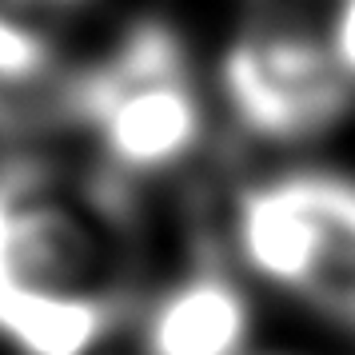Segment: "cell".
<instances>
[{"instance_id": "7", "label": "cell", "mask_w": 355, "mask_h": 355, "mask_svg": "<svg viewBox=\"0 0 355 355\" xmlns=\"http://www.w3.org/2000/svg\"><path fill=\"white\" fill-rule=\"evenodd\" d=\"M323 33H327V44L336 52L339 68L355 84V0H336L331 4V17L323 24Z\"/></svg>"}, {"instance_id": "2", "label": "cell", "mask_w": 355, "mask_h": 355, "mask_svg": "<svg viewBox=\"0 0 355 355\" xmlns=\"http://www.w3.org/2000/svg\"><path fill=\"white\" fill-rule=\"evenodd\" d=\"M64 112L112 180L168 176L208 144V104L188 49L160 20L136 24L84 68L64 88Z\"/></svg>"}, {"instance_id": "4", "label": "cell", "mask_w": 355, "mask_h": 355, "mask_svg": "<svg viewBox=\"0 0 355 355\" xmlns=\"http://www.w3.org/2000/svg\"><path fill=\"white\" fill-rule=\"evenodd\" d=\"M220 96L248 140L295 148L343 124L355 108V84L339 68L323 28L268 12L227 40Z\"/></svg>"}, {"instance_id": "5", "label": "cell", "mask_w": 355, "mask_h": 355, "mask_svg": "<svg viewBox=\"0 0 355 355\" xmlns=\"http://www.w3.org/2000/svg\"><path fill=\"white\" fill-rule=\"evenodd\" d=\"M252 300L220 256H196L156 288L136 315L140 355H243L252 339Z\"/></svg>"}, {"instance_id": "3", "label": "cell", "mask_w": 355, "mask_h": 355, "mask_svg": "<svg viewBox=\"0 0 355 355\" xmlns=\"http://www.w3.org/2000/svg\"><path fill=\"white\" fill-rule=\"evenodd\" d=\"M232 259L323 320L355 331V176L288 168L240 184L227 204Z\"/></svg>"}, {"instance_id": "6", "label": "cell", "mask_w": 355, "mask_h": 355, "mask_svg": "<svg viewBox=\"0 0 355 355\" xmlns=\"http://www.w3.org/2000/svg\"><path fill=\"white\" fill-rule=\"evenodd\" d=\"M56 72V44L49 28L12 0H0V100L44 88Z\"/></svg>"}, {"instance_id": "1", "label": "cell", "mask_w": 355, "mask_h": 355, "mask_svg": "<svg viewBox=\"0 0 355 355\" xmlns=\"http://www.w3.org/2000/svg\"><path fill=\"white\" fill-rule=\"evenodd\" d=\"M112 176L72 184L33 156L0 164V343L17 355H100L124 315Z\"/></svg>"}, {"instance_id": "8", "label": "cell", "mask_w": 355, "mask_h": 355, "mask_svg": "<svg viewBox=\"0 0 355 355\" xmlns=\"http://www.w3.org/2000/svg\"><path fill=\"white\" fill-rule=\"evenodd\" d=\"M33 4H76V0H33Z\"/></svg>"}]
</instances>
